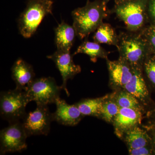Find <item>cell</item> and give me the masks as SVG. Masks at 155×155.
Listing matches in <instances>:
<instances>
[{"label": "cell", "mask_w": 155, "mask_h": 155, "mask_svg": "<svg viewBox=\"0 0 155 155\" xmlns=\"http://www.w3.org/2000/svg\"><path fill=\"white\" fill-rule=\"evenodd\" d=\"M120 110L114 97V92L107 94L103 103L98 119H102L107 123L112 124L114 118Z\"/></svg>", "instance_id": "obj_21"}, {"label": "cell", "mask_w": 155, "mask_h": 155, "mask_svg": "<svg viewBox=\"0 0 155 155\" xmlns=\"http://www.w3.org/2000/svg\"><path fill=\"white\" fill-rule=\"evenodd\" d=\"M121 140L125 142L127 150L152 145L149 134L142 125L128 130L123 135Z\"/></svg>", "instance_id": "obj_16"}, {"label": "cell", "mask_w": 155, "mask_h": 155, "mask_svg": "<svg viewBox=\"0 0 155 155\" xmlns=\"http://www.w3.org/2000/svg\"><path fill=\"white\" fill-rule=\"evenodd\" d=\"M144 115L141 111L131 108H120L112 124L116 135L121 139L128 130L141 126Z\"/></svg>", "instance_id": "obj_11"}, {"label": "cell", "mask_w": 155, "mask_h": 155, "mask_svg": "<svg viewBox=\"0 0 155 155\" xmlns=\"http://www.w3.org/2000/svg\"><path fill=\"white\" fill-rule=\"evenodd\" d=\"M55 43L57 50L70 51L77 36L73 25L62 21L54 29Z\"/></svg>", "instance_id": "obj_15"}, {"label": "cell", "mask_w": 155, "mask_h": 155, "mask_svg": "<svg viewBox=\"0 0 155 155\" xmlns=\"http://www.w3.org/2000/svg\"><path fill=\"white\" fill-rule=\"evenodd\" d=\"M93 38L94 41L100 44H104L117 47L119 35L110 24L103 22L94 31Z\"/></svg>", "instance_id": "obj_18"}, {"label": "cell", "mask_w": 155, "mask_h": 155, "mask_svg": "<svg viewBox=\"0 0 155 155\" xmlns=\"http://www.w3.org/2000/svg\"><path fill=\"white\" fill-rule=\"evenodd\" d=\"M144 127L147 130L151 138L152 145L153 150L154 154L155 155V128H152V127Z\"/></svg>", "instance_id": "obj_27"}, {"label": "cell", "mask_w": 155, "mask_h": 155, "mask_svg": "<svg viewBox=\"0 0 155 155\" xmlns=\"http://www.w3.org/2000/svg\"><path fill=\"white\" fill-rule=\"evenodd\" d=\"M110 14L107 4L103 0H87L84 7L73 10L72 16L73 26L77 36L80 39L88 37L103 22L104 19Z\"/></svg>", "instance_id": "obj_1"}, {"label": "cell", "mask_w": 155, "mask_h": 155, "mask_svg": "<svg viewBox=\"0 0 155 155\" xmlns=\"http://www.w3.org/2000/svg\"><path fill=\"white\" fill-rule=\"evenodd\" d=\"M143 119H146V123L142 126L155 128V101L148 108Z\"/></svg>", "instance_id": "obj_24"}, {"label": "cell", "mask_w": 155, "mask_h": 155, "mask_svg": "<svg viewBox=\"0 0 155 155\" xmlns=\"http://www.w3.org/2000/svg\"><path fill=\"white\" fill-rule=\"evenodd\" d=\"M124 89L137 98L146 108L147 110L154 102L152 99L151 92L145 81L142 69H134L131 79Z\"/></svg>", "instance_id": "obj_12"}, {"label": "cell", "mask_w": 155, "mask_h": 155, "mask_svg": "<svg viewBox=\"0 0 155 155\" xmlns=\"http://www.w3.org/2000/svg\"><path fill=\"white\" fill-rule=\"evenodd\" d=\"M111 0H103L105 4H107ZM115 2H122V1H129V0H114Z\"/></svg>", "instance_id": "obj_28"}, {"label": "cell", "mask_w": 155, "mask_h": 155, "mask_svg": "<svg viewBox=\"0 0 155 155\" xmlns=\"http://www.w3.org/2000/svg\"><path fill=\"white\" fill-rule=\"evenodd\" d=\"M27 137L22 122L17 121L9 123L8 127L0 132V153L21 152L26 150Z\"/></svg>", "instance_id": "obj_7"}, {"label": "cell", "mask_w": 155, "mask_h": 155, "mask_svg": "<svg viewBox=\"0 0 155 155\" xmlns=\"http://www.w3.org/2000/svg\"><path fill=\"white\" fill-rule=\"evenodd\" d=\"M116 48L119 58L127 62L134 69H142L146 58L151 53L147 42L141 31L121 33Z\"/></svg>", "instance_id": "obj_2"}, {"label": "cell", "mask_w": 155, "mask_h": 155, "mask_svg": "<svg viewBox=\"0 0 155 155\" xmlns=\"http://www.w3.org/2000/svg\"><path fill=\"white\" fill-rule=\"evenodd\" d=\"M114 91L115 100L119 108H131L141 111L145 114L146 108L133 95L124 88L119 89Z\"/></svg>", "instance_id": "obj_19"}, {"label": "cell", "mask_w": 155, "mask_h": 155, "mask_svg": "<svg viewBox=\"0 0 155 155\" xmlns=\"http://www.w3.org/2000/svg\"><path fill=\"white\" fill-rule=\"evenodd\" d=\"M147 12L148 19L152 21L155 26V0H148Z\"/></svg>", "instance_id": "obj_26"}, {"label": "cell", "mask_w": 155, "mask_h": 155, "mask_svg": "<svg viewBox=\"0 0 155 155\" xmlns=\"http://www.w3.org/2000/svg\"><path fill=\"white\" fill-rule=\"evenodd\" d=\"M62 89L54 78L41 77L35 78L25 91L29 102L33 101L37 105H48L56 104Z\"/></svg>", "instance_id": "obj_6"}, {"label": "cell", "mask_w": 155, "mask_h": 155, "mask_svg": "<svg viewBox=\"0 0 155 155\" xmlns=\"http://www.w3.org/2000/svg\"><path fill=\"white\" fill-rule=\"evenodd\" d=\"M22 125L27 136L44 135L49 133L52 113L48 105H37L33 111L26 113L22 119Z\"/></svg>", "instance_id": "obj_8"}, {"label": "cell", "mask_w": 155, "mask_h": 155, "mask_svg": "<svg viewBox=\"0 0 155 155\" xmlns=\"http://www.w3.org/2000/svg\"><path fill=\"white\" fill-rule=\"evenodd\" d=\"M142 72L150 91L155 93V54L151 53L146 58Z\"/></svg>", "instance_id": "obj_22"}, {"label": "cell", "mask_w": 155, "mask_h": 155, "mask_svg": "<svg viewBox=\"0 0 155 155\" xmlns=\"http://www.w3.org/2000/svg\"><path fill=\"white\" fill-rule=\"evenodd\" d=\"M109 72V85L114 91L124 88L130 81L134 69L130 64L121 58L116 61L106 59Z\"/></svg>", "instance_id": "obj_10"}, {"label": "cell", "mask_w": 155, "mask_h": 155, "mask_svg": "<svg viewBox=\"0 0 155 155\" xmlns=\"http://www.w3.org/2000/svg\"><path fill=\"white\" fill-rule=\"evenodd\" d=\"M73 56L70 54V51L57 50L52 54L47 57L48 59L54 61L61 73L63 80L61 87L68 97L69 93L67 88V81L69 79H73L81 71L80 66L76 65L73 62Z\"/></svg>", "instance_id": "obj_9"}, {"label": "cell", "mask_w": 155, "mask_h": 155, "mask_svg": "<svg viewBox=\"0 0 155 155\" xmlns=\"http://www.w3.org/2000/svg\"><path fill=\"white\" fill-rule=\"evenodd\" d=\"M79 54L87 55L89 57L91 61L95 63L99 58L106 60L108 58L110 52L103 48L100 44L86 39L78 46L73 56Z\"/></svg>", "instance_id": "obj_17"}, {"label": "cell", "mask_w": 155, "mask_h": 155, "mask_svg": "<svg viewBox=\"0 0 155 155\" xmlns=\"http://www.w3.org/2000/svg\"><path fill=\"white\" fill-rule=\"evenodd\" d=\"M128 154L130 155H154L152 145L128 150Z\"/></svg>", "instance_id": "obj_25"}, {"label": "cell", "mask_w": 155, "mask_h": 155, "mask_svg": "<svg viewBox=\"0 0 155 155\" xmlns=\"http://www.w3.org/2000/svg\"><path fill=\"white\" fill-rule=\"evenodd\" d=\"M148 0H129L115 2L110 11L124 22L127 31L138 32L146 27L148 20Z\"/></svg>", "instance_id": "obj_3"}, {"label": "cell", "mask_w": 155, "mask_h": 155, "mask_svg": "<svg viewBox=\"0 0 155 155\" xmlns=\"http://www.w3.org/2000/svg\"><path fill=\"white\" fill-rule=\"evenodd\" d=\"M29 103L26 92L15 88L2 91L0 94V112L2 118L9 123L20 121L26 114L25 108Z\"/></svg>", "instance_id": "obj_5"}, {"label": "cell", "mask_w": 155, "mask_h": 155, "mask_svg": "<svg viewBox=\"0 0 155 155\" xmlns=\"http://www.w3.org/2000/svg\"><path fill=\"white\" fill-rule=\"evenodd\" d=\"M12 78L16 84V88L26 91L35 78V73L31 64L19 58L11 68Z\"/></svg>", "instance_id": "obj_14"}, {"label": "cell", "mask_w": 155, "mask_h": 155, "mask_svg": "<svg viewBox=\"0 0 155 155\" xmlns=\"http://www.w3.org/2000/svg\"><path fill=\"white\" fill-rule=\"evenodd\" d=\"M56 110L52 113L53 121L68 126L77 125L84 117L75 104L70 105L60 98L56 103Z\"/></svg>", "instance_id": "obj_13"}, {"label": "cell", "mask_w": 155, "mask_h": 155, "mask_svg": "<svg viewBox=\"0 0 155 155\" xmlns=\"http://www.w3.org/2000/svg\"><path fill=\"white\" fill-rule=\"evenodd\" d=\"M107 94L95 98L83 99L75 105L84 116H91L98 118L103 103Z\"/></svg>", "instance_id": "obj_20"}, {"label": "cell", "mask_w": 155, "mask_h": 155, "mask_svg": "<svg viewBox=\"0 0 155 155\" xmlns=\"http://www.w3.org/2000/svg\"><path fill=\"white\" fill-rule=\"evenodd\" d=\"M141 31L147 42L151 53L155 54V26L146 27Z\"/></svg>", "instance_id": "obj_23"}, {"label": "cell", "mask_w": 155, "mask_h": 155, "mask_svg": "<svg viewBox=\"0 0 155 155\" xmlns=\"http://www.w3.org/2000/svg\"><path fill=\"white\" fill-rule=\"evenodd\" d=\"M53 0H27L26 8L18 20L19 33L25 38L35 33L43 19L52 14Z\"/></svg>", "instance_id": "obj_4"}]
</instances>
